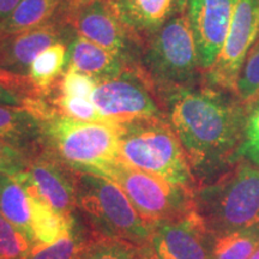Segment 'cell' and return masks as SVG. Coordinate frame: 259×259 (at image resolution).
I'll return each instance as SVG.
<instances>
[{
	"label": "cell",
	"instance_id": "cell-3",
	"mask_svg": "<svg viewBox=\"0 0 259 259\" xmlns=\"http://www.w3.org/2000/svg\"><path fill=\"white\" fill-rule=\"evenodd\" d=\"M193 204L211 235L259 227V167L238 164L193 192Z\"/></svg>",
	"mask_w": 259,
	"mask_h": 259
},
{
	"label": "cell",
	"instance_id": "cell-29",
	"mask_svg": "<svg viewBox=\"0 0 259 259\" xmlns=\"http://www.w3.org/2000/svg\"><path fill=\"white\" fill-rule=\"evenodd\" d=\"M239 157L259 167V103L247 111Z\"/></svg>",
	"mask_w": 259,
	"mask_h": 259
},
{
	"label": "cell",
	"instance_id": "cell-6",
	"mask_svg": "<svg viewBox=\"0 0 259 259\" xmlns=\"http://www.w3.org/2000/svg\"><path fill=\"white\" fill-rule=\"evenodd\" d=\"M77 206L106 238L137 247L150 244L151 228L137 212L120 187L106 178L76 173Z\"/></svg>",
	"mask_w": 259,
	"mask_h": 259
},
{
	"label": "cell",
	"instance_id": "cell-15",
	"mask_svg": "<svg viewBox=\"0 0 259 259\" xmlns=\"http://www.w3.org/2000/svg\"><path fill=\"white\" fill-rule=\"evenodd\" d=\"M189 0H111L122 23L144 41L168 19L185 11Z\"/></svg>",
	"mask_w": 259,
	"mask_h": 259
},
{
	"label": "cell",
	"instance_id": "cell-7",
	"mask_svg": "<svg viewBox=\"0 0 259 259\" xmlns=\"http://www.w3.org/2000/svg\"><path fill=\"white\" fill-rule=\"evenodd\" d=\"M113 181L124 191L137 212L151 226L180 218L194 209L193 192L138 169L122 158L95 174Z\"/></svg>",
	"mask_w": 259,
	"mask_h": 259
},
{
	"label": "cell",
	"instance_id": "cell-23",
	"mask_svg": "<svg viewBox=\"0 0 259 259\" xmlns=\"http://www.w3.org/2000/svg\"><path fill=\"white\" fill-rule=\"evenodd\" d=\"M85 242L77 228L72 223L69 231L47 245H35L25 259H78Z\"/></svg>",
	"mask_w": 259,
	"mask_h": 259
},
{
	"label": "cell",
	"instance_id": "cell-14",
	"mask_svg": "<svg viewBox=\"0 0 259 259\" xmlns=\"http://www.w3.org/2000/svg\"><path fill=\"white\" fill-rule=\"evenodd\" d=\"M235 0H189L186 12L192 27L203 73L211 69L226 40Z\"/></svg>",
	"mask_w": 259,
	"mask_h": 259
},
{
	"label": "cell",
	"instance_id": "cell-1",
	"mask_svg": "<svg viewBox=\"0 0 259 259\" xmlns=\"http://www.w3.org/2000/svg\"><path fill=\"white\" fill-rule=\"evenodd\" d=\"M157 99L194 178H211L238 160L248 109L236 95L206 83L160 90Z\"/></svg>",
	"mask_w": 259,
	"mask_h": 259
},
{
	"label": "cell",
	"instance_id": "cell-11",
	"mask_svg": "<svg viewBox=\"0 0 259 259\" xmlns=\"http://www.w3.org/2000/svg\"><path fill=\"white\" fill-rule=\"evenodd\" d=\"M50 150L32 155L22 173L14 177L31 199L50 206L64 216L72 215L77 206L76 173L66 169Z\"/></svg>",
	"mask_w": 259,
	"mask_h": 259
},
{
	"label": "cell",
	"instance_id": "cell-32",
	"mask_svg": "<svg viewBox=\"0 0 259 259\" xmlns=\"http://www.w3.org/2000/svg\"><path fill=\"white\" fill-rule=\"evenodd\" d=\"M22 0H0V22L11 14Z\"/></svg>",
	"mask_w": 259,
	"mask_h": 259
},
{
	"label": "cell",
	"instance_id": "cell-27",
	"mask_svg": "<svg viewBox=\"0 0 259 259\" xmlns=\"http://www.w3.org/2000/svg\"><path fill=\"white\" fill-rule=\"evenodd\" d=\"M32 244L0 213V259H25Z\"/></svg>",
	"mask_w": 259,
	"mask_h": 259
},
{
	"label": "cell",
	"instance_id": "cell-24",
	"mask_svg": "<svg viewBox=\"0 0 259 259\" xmlns=\"http://www.w3.org/2000/svg\"><path fill=\"white\" fill-rule=\"evenodd\" d=\"M234 94L247 109L259 103V37L242 64Z\"/></svg>",
	"mask_w": 259,
	"mask_h": 259
},
{
	"label": "cell",
	"instance_id": "cell-19",
	"mask_svg": "<svg viewBox=\"0 0 259 259\" xmlns=\"http://www.w3.org/2000/svg\"><path fill=\"white\" fill-rule=\"evenodd\" d=\"M0 213L32 244L30 198L14 177L0 176Z\"/></svg>",
	"mask_w": 259,
	"mask_h": 259
},
{
	"label": "cell",
	"instance_id": "cell-16",
	"mask_svg": "<svg viewBox=\"0 0 259 259\" xmlns=\"http://www.w3.org/2000/svg\"><path fill=\"white\" fill-rule=\"evenodd\" d=\"M131 65L135 64H130L119 54L106 50L78 34H74L69 45L66 69L88 74L97 82L116 77Z\"/></svg>",
	"mask_w": 259,
	"mask_h": 259
},
{
	"label": "cell",
	"instance_id": "cell-34",
	"mask_svg": "<svg viewBox=\"0 0 259 259\" xmlns=\"http://www.w3.org/2000/svg\"><path fill=\"white\" fill-rule=\"evenodd\" d=\"M250 259H259V246H258L257 250L254 251V253L251 255V258H250Z\"/></svg>",
	"mask_w": 259,
	"mask_h": 259
},
{
	"label": "cell",
	"instance_id": "cell-5",
	"mask_svg": "<svg viewBox=\"0 0 259 259\" xmlns=\"http://www.w3.org/2000/svg\"><path fill=\"white\" fill-rule=\"evenodd\" d=\"M138 65L155 92L198 84L204 76L186 10L171 17L144 41Z\"/></svg>",
	"mask_w": 259,
	"mask_h": 259
},
{
	"label": "cell",
	"instance_id": "cell-26",
	"mask_svg": "<svg viewBox=\"0 0 259 259\" xmlns=\"http://www.w3.org/2000/svg\"><path fill=\"white\" fill-rule=\"evenodd\" d=\"M50 100L52 106L61 115L69 116V118L82 121H106L96 109L92 99L77 96H65L54 93Z\"/></svg>",
	"mask_w": 259,
	"mask_h": 259
},
{
	"label": "cell",
	"instance_id": "cell-31",
	"mask_svg": "<svg viewBox=\"0 0 259 259\" xmlns=\"http://www.w3.org/2000/svg\"><path fill=\"white\" fill-rule=\"evenodd\" d=\"M0 105L24 107L25 100L18 94L10 90L4 83L0 80Z\"/></svg>",
	"mask_w": 259,
	"mask_h": 259
},
{
	"label": "cell",
	"instance_id": "cell-12",
	"mask_svg": "<svg viewBox=\"0 0 259 259\" xmlns=\"http://www.w3.org/2000/svg\"><path fill=\"white\" fill-rule=\"evenodd\" d=\"M211 240L193 209L180 218L154 223L149 246L155 259H211Z\"/></svg>",
	"mask_w": 259,
	"mask_h": 259
},
{
	"label": "cell",
	"instance_id": "cell-4",
	"mask_svg": "<svg viewBox=\"0 0 259 259\" xmlns=\"http://www.w3.org/2000/svg\"><path fill=\"white\" fill-rule=\"evenodd\" d=\"M120 156L138 169L193 192L196 178L167 119H139L119 124Z\"/></svg>",
	"mask_w": 259,
	"mask_h": 259
},
{
	"label": "cell",
	"instance_id": "cell-17",
	"mask_svg": "<svg viewBox=\"0 0 259 259\" xmlns=\"http://www.w3.org/2000/svg\"><path fill=\"white\" fill-rule=\"evenodd\" d=\"M0 138L35 153L42 142L40 119L24 107L0 105Z\"/></svg>",
	"mask_w": 259,
	"mask_h": 259
},
{
	"label": "cell",
	"instance_id": "cell-33",
	"mask_svg": "<svg viewBox=\"0 0 259 259\" xmlns=\"http://www.w3.org/2000/svg\"><path fill=\"white\" fill-rule=\"evenodd\" d=\"M90 2H94V0H64L63 4H61L60 10L61 11L66 12V11H70V10H73V9L78 8V6H80V5H84V4H87V3H90Z\"/></svg>",
	"mask_w": 259,
	"mask_h": 259
},
{
	"label": "cell",
	"instance_id": "cell-10",
	"mask_svg": "<svg viewBox=\"0 0 259 259\" xmlns=\"http://www.w3.org/2000/svg\"><path fill=\"white\" fill-rule=\"evenodd\" d=\"M258 37L259 0H235L221 52L211 69L204 74L206 83L234 94L242 64Z\"/></svg>",
	"mask_w": 259,
	"mask_h": 259
},
{
	"label": "cell",
	"instance_id": "cell-21",
	"mask_svg": "<svg viewBox=\"0 0 259 259\" xmlns=\"http://www.w3.org/2000/svg\"><path fill=\"white\" fill-rule=\"evenodd\" d=\"M30 198V197H29ZM31 227H32V246L47 245L56 241L65 234L72 223L73 216H64L54 211L50 206L30 198Z\"/></svg>",
	"mask_w": 259,
	"mask_h": 259
},
{
	"label": "cell",
	"instance_id": "cell-18",
	"mask_svg": "<svg viewBox=\"0 0 259 259\" xmlns=\"http://www.w3.org/2000/svg\"><path fill=\"white\" fill-rule=\"evenodd\" d=\"M69 45L70 42H57L42 51L32 61L28 77L42 99H51L56 92L67 66Z\"/></svg>",
	"mask_w": 259,
	"mask_h": 259
},
{
	"label": "cell",
	"instance_id": "cell-8",
	"mask_svg": "<svg viewBox=\"0 0 259 259\" xmlns=\"http://www.w3.org/2000/svg\"><path fill=\"white\" fill-rule=\"evenodd\" d=\"M92 101L106 121L113 124L139 119H167L150 79L138 64L113 78L97 83Z\"/></svg>",
	"mask_w": 259,
	"mask_h": 259
},
{
	"label": "cell",
	"instance_id": "cell-20",
	"mask_svg": "<svg viewBox=\"0 0 259 259\" xmlns=\"http://www.w3.org/2000/svg\"><path fill=\"white\" fill-rule=\"evenodd\" d=\"M64 0H22L14 11L0 22V32H17L40 27L53 19Z\"/></svg>",
	"mask_w": 259,
	"mask_h": 259
},
{
	"label": "cell",
	"instance_id": "cell-9",
	"mask_svg": "<svg viewBox=\"0 0 259 259\" xmlns=\"http://www.w3.org/2000/svg\"><path fill=\"white\" fill-rule=\"evenodd\" d=\"M59 12L76 34L119 54L130 64H138L143 45L122 23L111 0H94Z\"/></svg>",
	"mask_w": 259,
	"mask_h": 259
},
{
	"label": "cell",
	"instance_id": "cell-2",
	"mask_svg": "<svg viewBox=\"0 0 259 259\" xmlns=\"http://www.w3.org/2000/svg\"><path fill=\"white\" fill-rule=\"evenodd\" d=\"M40 121L42 143L70 169L95 176L121 158L119 124L77 120L59 114L54 107Z\"/></svg>",
	"mask_w": 259,
	"mask_h": 259
},
{
	"label": "cell",
	"instance_id": "cell-13",
	"mask_svg": "<svg viewBox=\"0 0 259 259\" xmlns=\"http://www.w3.org/2000/svg\"><path fill=\"white\" fill-rule=\"evenodd\" d=\"M74 30L58 12L40 27L17 32H0V70L28 76L32 61L57 42H71Z\"/></svg>",
	"mask_w": 259,
	"mask_h": 259
},
{
	"label": "cell",
	"instance_id": "cell-30",
	"mask_svg": "<svg viewBox=\"0 0 259 259\" xmlns=\"http://www.w3.org/2000/svg\"><path fill=\"white\" fill-rule=\"evenodd\" d=\"M35 153L0 138V176L16 177L22 173Z\"/></svg>",
	"mask_w": 259,
	"mask_h": 259
},
{
	"label": "cell",
	"instance_id": "cell-28",
	"mask_svg": "<svg viewBox=\"0 0 259 259\" xmlns=\"http://www.w3.org/2000/svg\"><path fill=\"white\" fill-rule=\"evenodd\" d=\"M97 80L92 76L79 72L73 69H66L58 82L57 94L65 96H77L92 99V95L97 85Z\"/></svg>",
	"mask_w": 259,
	"mask_h": 259
},
{
	"label": "cell",
	"instance_id": "cell-22",
	"mask_svg": "<svg viewBox=\"0 0 259 259\" xmlns=\"http://www.w3.org/2000/svg\"><path fill=\"white\" fill-rule=\"evenodd\" d=\"M259 246V227L212 235L211 259H250Z\"/></svg>",
	"mask_w": 259,
	"mask_h": 259
},
{
	"label": "cell",
	"instance_id": "cell-25",
	"mask_svg": "<svg viewBox=\"0 0 259 259\" xmlns=\"http://www.w3.org/2000/svg\"><path fill=\"white\" fill-rule=\"evenodd\" d=\"M88 242L78 259H143L141 248L128 242L106 238Z\"/></svg>",
	"mask_w": 259,
	"mask_h": 259
}]
</instances>
